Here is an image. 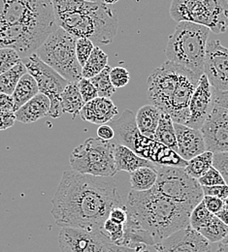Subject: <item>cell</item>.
I'll list each match as a JSON object with an SVG mask.
<instances>
[{"label": "cell", "mask_w": 228, "mask_h": 252, "mask_svg": "<svg viewBox=\"0 0 228 252\" xmlns=\"http://www.w3.org/2000/svg\"><path fill=\"white\" fill-rule=\"evenodd\" d=\"M125 205L110 177L65 171L52 199L51 215L62 227L101 230L111 210Z\"/></svg>", "instance_id": "obj_1"}, {"label": "cell", "mask_w": 228, "mask_h": 252, "mask_svg": "<svg viewBox=\"0 0 228 252\" xmlns=\"http://www.w3.org/2000/svg\"><path fill=\"white\" fill-rule=\"evenodd\" d=\"M58 27L52 0H0V48L14 49L22 59Z\"/></svg>", "instance_id": "obj_2"}, {"label": "cell", "mask_w": 228, "mask_h": 252, "mask_svg": "<svg viewBox=\"0 0 228 252\" xmlns=\"http://www.w3.org/2000/svg\"><path fill=\"white\" fill-rule=\"evenodd\" d=\"M127 226L143 232L155 247L175 232L190 226L191 205L172 201L154 189L131 190L128 197Z\"/></svg>", "instance_id": "obj_3"}, {"label": "cell", "mask_w": 228, "mask_h": 252, "mask_svg": "<svg viewBox=\"0 0 228 252\" xmlns=\"http://www.w3.org/2000/svg\"><path fill=\"white\" fill-rule=\"evenodd\" d=\"M59 27L76 38H89L95 44H111L119 21L107 4L87 0H52Z\"/></svg>", "instance_id": "obj_4"}, {"label": "cell", "mask_w": 228, "mask_h": 252, "mask_svg": "<svg viewBox=\"0 0 228 252\" xmlns=\"http://www.w3.org/2000/svg\"><path fill=\"white\" fill-rule=\"evenodd\" d=\"M199 79L194 72L166 61L148 78V98L175 124L186 125L190 119V102Z\"/></svg>", "instance_id": "obj_5"}, {"label": "cell", "mask_w": 228, "mask_h": 252, "mask_svg": "<svg viewBox=\"0 0 228 252\" xmlns=\"http://www.w3.org/2000/svg\"><path fill=\"white\" fill-rule=\"evenodd\" d=\"M210 32L207 27L199 24L179 22L166 45L167 61L201 77L204 74V61Z\"/></svg>", "instance_id": "obj_6"}, {"label": "cell", "mask_w": 228, "mask_h": 252, "mask_svg": "<svg viewBox=\"0 0 228 252\" xmlns=\"http://www.w3.org/2000/svg\"><path fill=\"white\" fill-rule=\"evenodd\" d=\"M122 144L129 147L141 158H145L156 165H166L185 168L188 161L181 158L175 151L169 149L155 139L148 138L139 131L134 114L125 110L122 116L110 122Z\"/></svg>", "instance_id": "obj_7"}, {"label": "cell", "mask_w": 228, "mask_h": 252, "mask_svg": "<svg viewBox=\"0 0 228 252\" xmlns=\"http://www.w3.org/2000/svg\"><path fill=\"white\" fill-rule=\"evenodd\" d=\"M77 38L58 27L38 48L36 55L70 83L82 78V66L76 56Z\"/></svg>", "instance_id": "obj_8"}, {"label": "cell", "mask_w": 228, "mask_h": 252, "mask_svg": "<svg viewBox=\"0 0 228 252\" xmlns=\"http://www.w3.org/2000/svg\"><path fill=\"white\" fill-rule=\"evenodd\" d=\"M114 147L110 141L89 138L73 150L69 156L70 166L81 174L113 178L117 174Z\"/></svg>", "instance_id": "obj_9"}, {"label": "cell", "mask_w": 228, "mask_h": 252, "mask_svg": "<svg viewBox=\"0 0 228 252\" xmlns=\"http://www.w3.org/2000/svg\"><path fill=\"white\" fill-rule=\"evenodd\" d=\"M158 181L153 188L164 197L194 208L201 203L204 192L199 182L191 177L183 167L156 165Z\"/></svg>", "instance_id": "obj_10"}, {"label": "cell", "mask_w": 228, "mask_h": 252, "mask_svg": "<svg viewBox=\"0 0 228 252\" xmlns=\"http://www.w3.org/2000/svg\"><path fill=\"white\" fill-rule=\"evenodd\" d=\"M22 62L26 65L28 73L36 80L39 92L50 99V117L53 119L60 118L64 114L62 94L70 82L44 63L35 53L22 59Z\"/></svg>", "instance_id": "obj_11"}, {"label": "cell", "mask_w": 228, "mask_h": 252, "mask_svg": "<svg viewBox=\"0 0 228 252\" xmlns=\"http://www.w3.org/2000/svg\"><path fill=\"white\" fill-rule=\"evenodd\" d=\"M59 245L62 252H112V244L99 230L62 227Z\"/></svg>", "instance_id": "obj_12"}, {"label": "cell", "mask_w": 228, "mask_h": 252, "mask_svg": "<svg viewBox=\"0 0 228 252\" xmlns=\"http://www.w3.org/2000/svg\"><path fill=\"white\" fill-rule=\"evenodd\" d=\"M204 74L213 88L221 93L228 91V49L218 40L209 39L204 61Z\"/></svg>", "instance_id": "obj_13"}, {"label": "cell", "mask_w": 228, "mask_h": 252, "mask_svg": "<svg viewBox=\"0 0 228 252\" xmlns=\"http://www.w3.org/2000/svg\"><path fill=\"white\" fill-rule=\"evenodd\" d=\"M200 131L207 151L228 152V110L215 105Z\"/></svg>", "instance_id": "obj_14"}, {"label": "cell", "mask_w": 228, "mask_h": 252, "mask_svg": "<svg viewBox=\"0 0 228 252\" xmlns=\"http://www.w3.org/2000/svg\"><path fill=\"white\" fill-rule=\"evenodd\" d=\"M156 252H211L209 241L191 226L181 229L155 246Z\"/></svg>", "instance_id": "obj_15"}, {"label": "cell", "mask_w": 228, "mask_h": 252, "mask_svg": "<svg viewBox=\"0 0 228 252\" xmlns=\"http://www.w3.org/2000/svg\"><path fill=\"white\" fill-rule=\"evenodd\" d=\"M215 89L203 74L198 82L195 91L190 102V119L186 126L199 129L204 125L211 111L213 110Z\"/></svg>", "instance_id": "obj_16"}, {"label": "cell", "mask_w": 228, "mask_h": 252, "mask_svg": "<svg viewBox=\"0 0 228 252\" xmlns=\"http://www.w3.org/2000/svg\"><path fill=\"white\" fill-rule=\"evenodd\" d=\"M174 127L178 143L177 154L183 159L189 161L207 151L203 135L199 129L175 123Z\"/></svg>", "instance_id": "obj_17"}, {"label": "cell", "mask_w": 228, "mask_h": 252, "mask_svg": "<svg viewBox=\"0 0 228 252\" xmlns=\"http://www.w3.org/2000/svg\"><path fill=\"white\" fill-rule=\"evenodd\" d=\"M118 114V108L111 98L98 96L96 99L87 102L79 115L85 122L101 126L113 121Z\"/></svg>", "instance_id": "obj_18"}, {"label": "cell", "mask_w": 228, "mask_h": 252, "mask_svg": "<svg viewBox=\"0 0 228 252\" xmlns=\"http://www.w3.org/2000/svg\"><path fill=\"white\" fill-rule=\"evenodd\" d=\"M50 99L39 93L15 112L16 121L24 125L36 123L48 116L50 117Z\"/></svg>", "instance_id": "obj_19"}, {"label": "cell", "mask_w": 228, "mask_h": 252, "mask_svg": "<svg viewBox=\"0 0 228 252\" xmlns=\"http://www.w3.org/2000/svg\"><path fill=\"white\" fill-rule=\"evenodd\" d=\"M114 158L117 173L122 171L131 173L142 167L156 166V164L145 158H141L129 147L123 144H115Z\"/></svg>", "instance_id": "obj_20"}, {"label": "cell", "mask_w": 228, "mask_h": 252, "mask_svg": "<svg viewBox=\"0 0 228 252\" xmlns=\"http://www.w3.org/2000/svg\"><path fill=\"white\" fill-rule=\"evenodd\" d=\"M161 117L162 111L156 106L150 104L141 107L135 116L136 125L141 134L154 139Z\"/></svg>", "instance_id": "obj_21"}, {"label": "cell", "mask_w": 228, "mask_h": 252, "mask_svg": "<svg viewBox=\"0 0 228 252\" xmlns=\"http://www.w3.org/2000/svg\"><path fill=\"white\" fill-rule=\"evenodd\" d=\"M214 22V33H224L228 28V0H201Z\"/></svg>", "instance_id": "obj_22"}, {"label": "cell", "mask_w": 228, "mask_h": 252, "mask_svg": "<svg viewBox=\"0 0 228 252\" xmlns=\"http://www.w3.org/2000/svg\"><path fill=\"white\" fill-rule=\"evenodd\" d=\"M39 88L36 80L30 73H26L19 81L12 97L15 105V112L20 109L24 104L33 99L38 94Z\"/></svg>", "instance_id": "obj_23"}, {"label": "cell", "mask_w": 228, "mask_h": 252, "mask_svg": "<svg viewBox=\"0 0 228 252\" xmlns=\"http://www.w3.org/2000/svg\"><path fill=\"white\" fill-rule=\"evenodd\" d=\"M85 101L80 93L78 83H69L62 94L63 112L70 114L73 119L80 114L85 106Z\"/></svg>", "instance_id": "obj_24"}, {"label": "cell", "mask_w": 228, "mask_h": 252, "mask_svg": "<svg viewBox=\"0 0 228 252\" xmlns=\"http://www.w3.org/2000/svg\"><path fill=\"white\" fill-rule=\"evenodd\" d=\"M154 139L162 143L164 146L168 147L169 149L175 151L176 153L178 152V143L174 127V122L168 114L162 112L160 124L156 131Z\"/></svg>", "instance_id": "obj_25"}, {"label": "cell", "mask_w": 228, "mask_h": 252, "mask_svg": "<svg viewBox=\"0 0 228 252\" xmlns=\"http://www.w3.org/2000/svg\"><path fill=\"white\" fill-rule=\"evenodd\" d=\"M130 174V186L135 191H147L153 189L158 181V171L154 167H142Z\"/></svg>", "instance_id": "obj_26"}, {"label": "cell", "mask_w": 228, "mask_h": 252, "mask_svg": "<svg viewBox=\"0 0 228 252\" xmlns=\"http://www.w3.org/2000/svg\"><path fill=\"white\" fill-rule=\"evenodd\" d=\"M28 73L27 67L21 61L13 68L0 75V94L12 95L20 79Z\"/></svg>", "instance_id": "obj_27"}, {"label": "cell", "mask_w": 228, "mask_h": 252, "mask_svg": "<svg viewBox=\"0 0 228 252\" xmlns=\"http://www.w3.org/2000/svg\"><path fill=\"white\" fill-rule=\"evenodd\" d=\"M214 153L206 151L188 161L185 171L194 179H200L213 167Z\"/></svg>", "instance_id": "obj_28"}, {"label": "cell", "mask_w": 228, "mask_h": 252, "mask_svg": "<svg viewBox=\"0 0 228 252\" xmlns=\"http://www.w3.org/2000/svg\"><path fill=\"white\" fill-rule=\"evenodd\" d=\"M108 65V55L99 47H95L86 64L82 67L83 78L92 79Z\"/></svg>", "instance_id": "obj_29"}, {"label": "cell", "mask_w": 228, "mask_h": 252, "mask_svg": "<svg viewBox=\"0 0 228 252\" xmlns=\"http://www.w3.org/2000/svg\"><path fill=\"white\" fill-rule=\"evenodd\" d=\"M199 232L205 239L211 243L223 242L228 236V226L221 220L216 215L205 226L200 228Z\"/></svg>", "instance_id": "obj_30"}, {"label": "cell", "mask_w": 228, "mask_h": 252, "mask_svg": "<svg viewBox=\"0 0 228 252\" xmlns=\"http://www.w3.org/2000/svg\"><path fill=\"white\" fill-rule=\"evenodd\" d=\"M112 67L107 65L102 72L91 79L92 83L96 87L99 97L111 98V96L115 94L116 88L113 86L110 79V71Z\"/></svg>", "instance_id": "obj_31"}, {"label": "cell", "mask_w": 228, "mask_h": 252, "mask_svg": "<svg viewBox=\"0 0 228 252\" xmlns=\"http://www.w3.org/2000/svg\"><path fill=\"white\" fill-rule=\"evenodd\" d=\"M100 231L111 244L121 246L125 236V224L117 223L108 218L103 223Z\"/></svg>", "instance_id": "obj_32"}, {"label": "cell", "mask_w": 228, "mask_h": 252, "mask_svg": "<svg viewBox=\"0 0 228 252\" xmlns=\"http://www.w3.org/2000/svg\"><path fill=\"white\" fill-rule=\"evenodd\" d=\"M214 214L209 212L206 208L205 203L202 201L193 210L190 218V226L198 231L200 228L205 226L209 221L212 220Z\"/></svg>", "instance_id": "obj_33"}, {"label": "cell", "mask_w": 228, "mask_h": 252, "mask_svg": "<svg viewBox=\"0 0 228 252\" xmlns=\"http://www.w3.org/2000/svg\"><path fill=\"white\" fill-rule=\"evenodd\" d=\"M21 61V56L14 49L0 48V75L13 68Z\"/></svg>", "instance_id": "obj_34"}, {"label": "cell", "mask_w": 228, "mask_h": 252, "mask_svg": "<svg viewBox=\"0 0 228 252\" xmlns=\"http://www.w3.org/2000/svg\"><path fill=\"white\" fill-rule=\"evenodd\" d=\"M95 43L89 38H77L76 42V56L78 62L83 67L95 49Z\"/></svg>", "instance_id": "obj_35"}, {"label": "cell", "mask_w": 228, "mask_h": 252, "mask_svg": "<svg viewBox=\"0 0 228 252\" xmlns=\"http://www.w3.org/2000/svg\"><path fill=\"white\" fill-rule=\"evenodd\" d=\"M110 79L116 89L125 88L130 81V74L125 67H113L110 71Z\"/></svg>", "instance_id": "obj_36"}, {"label": "cell", "mask_w": 228, "mask_h": 252, "mask_svg": "<svg viewBox=\"0 0 228 252\" xmlns=\"http://www.w3.org/2000/svg\"><path fill=\"white\" fill-rule=\"evenodd\" d=\"M201 187H214L227 185L221 173L213 166L204 176L197 180Z\"/></svg>", "instance_id": "obj_37"}, {"label": "cell", "mask_w": 228, "mask_h": 252, "mask_svg": "<svg viewBox=\"0 0 228 252\" xmlns=\"http://www.w3.org/2000/svg\"><path fill=\"white\" fill-rule=\"evenodd\" d=\"M78 87H79L80 93L82 94L85 103L90 102L98 97V91H97L96 87L94 86V84L92 83L91 79L82 78L78 82Z\"/></svg>", "instance_id": "obj_38"}, {"label": "cell", "mask_w": 228, "mask_h": 252, "mask_svg": "<svg viewBox=\"0 0 228 252\" xmlns=\"http://www.w3.org/2000/svg\"><path fill=\"white\" fill-rule=\"evenodd\" d=\"M213 166L221 173L228 186V152L215 153L213 158Z\"/></svg>", "instance_id": "obj_39"}, {"label": "cell", "mask_w": 228, "mask_h": 252, "mask_svg": "<svg viewBox=\"0 0 228 252\" xmlns=\"http://www.w3.org/2000/svg\"><path fill=\"white\" fill-rule=\"evenodd\" d=\"M128 218H129V213H128L127 205L117 206L113 208L109 214L110 220L121 224H126V222L128 221Z\"/></svg>", "instance_id": "obj_40"}, {"label": "cell", "mask_w": 228, "mask_h": 252, "mask_svg": "<svg viewBox=\"0 0 228 252\" xmlns=\"http://www.w3.org/2000/svg\"><path fill=\"white\" fill-rule=\"evenodd\" d=\"M203 202L205 203L206 208L214 215H217L224 209V200L214 197L205 195L203 198Z\"/></svg>", "instance_id": "obj_41"}, {"label": "cell", "mask_w": 228, "mask_h": 252, "mask_svg": "<svg viewBox=\"0 0 228 252\" xmlns=\"http://www.w3.org/2000/svg\"><path fill=\"white\" fill-rule=\"evenodd\" d=\"M204 196H214L217 198H220L222 200H225L228 196V185H222V186H214V187H202Z\"/></svg>", "instance_id": "obj_42"}, {"label": "cell", "mask_w": 228, "mask_h": 252, "mask_svg": "<svg viewBox=\"0 0 228 252\" xmlns=\"http://www.w3.org/2000/svg\"><path fill=\"white\" fill-rule=\"evenodd\" d=\"M16 117L14 112H0V131L7 130L15 125Z\"/></svg>", "instance_id": "obj_43"}, {"label": "cell", "mask_w": 228, "mask_h": 252, "mask_svg": "<svg viewBox=\"0 0 228 252\" xmlns=\"http://www.w3.org/2000/svg\"><path fill=\"white\" fill-rule=\"evenodd\" d=\"M0 112L15 113V105L12 95L0 94Z\"/></svg>", "instance_id": "obj_44"}, {"label": "cell", "mask_w": 228, "mask_h": 252, "mask_svg": "<svg viewBox=\"0 0 228 252\" xmlns=\"http://www.w3.org/2000/svg\"><path fill=\"white\" fill-rule=\"evenodd\" d=\"M115 130L114 128L109 125H101L98 129V137L105 140V141H111L115 138Z\"/></svg>", "instance_id": "obj_45"}, {"label": "cell", "mask_w": 228, "mask_h": 252, "mask_svg": "<svg viewBox=\"0 0 228 252\" xmlns=\"http://www.w3.org/2000/svg\"><path fill=\"white\" fill-rule=\"evenodd\" d=\"M111 251L112 252H150L148 249V246H146V245H140L135 248H129V247L117 246V245L112 244Z\"/></svg>", "instance_id": "obj_46"}, {"label": "cell", "mask_w": 228, "mask_h": 252, "mask_svg": "<svg viewBox=\"0 0 228 252\" xmlns=\"http://www.w3.org/2000/svg\"><path fill=\"white\" fill-rule=\"evenodd\" d=\"M214 104L228 110V91L221 93V92H218L215 90Z\"/></svg>", "instance_id": "obj_47"}, {"label": "cell", "mask_w": 228, "mask_h": 252, "mask_svg": "<svg viewBox=\"0 0 228 252\" xmlns=\"http://www.w3.org/2000/svg\"><path fill=\"white\" fill-rule=\"evenodd\" d=\"M221 220L223 221L226 225H228V210H225V209H223L220 213H218L217 215H216Z\"/></svg>", "instance_id": "obj_48"}, {"label": "cell", "mask_w": 228, "mask_h": 252, "mask_svg": "<svg viewBox=\"0 0 228 252\" xmlns=\"http://www.w3.org/2000/svg\"><path fill=\"white\" fill-rule=\"evenodd\" d=\"M216 252H228V245H225V244H221L217 250Z\"/></svg>", "instance_id": "obj_49"}, {"label": "cell", "mask_w": 228, "mask_h": 252, "mask_svg": "<svg viewBox=\"0 0 228 252\" xmlns=\"http://www.w3.org/2000/svg\"><path fill=\"white\" fill-rule=\"evenodd\" d=\"M105 4H115L117 3L119 0H103Z\"/></svg>", "instance_id": "obj_50"}, {"label": "cell", "mask_w": 228, "mask_h": 252, "mask_svg": "<svg viewBox=\"0 0 228 252\" xmlns=\"http://www.w3.org/2000/svg\"><path fill=\"white\" fill-rule=\"evenodd\" d=\"M224 209L228 211V196L224 200Z\"/></svg>", "instance_id": "obj_51"}, {"label": "cell", "mask_w": 228, "mask_h": 252, "mask_svg": "<svg viewBox=\"0 0 228 252\" xmlns=\"http://www.w3.org/2000/svg\"><path fill=\"white\" fill-rule=\"evenodd\" d=\"M222 243H223V244H225V245H228V236L226 238V239H225V240H224V241H223V242H222Z\"/></svg>", "instance_id": "obj_52"}, {"label": "cell", "mask_w": 228, "mask_h": 252, "mask_svg": "<svg viewBox=\"0 0 228 252\" xmlns=\"http://www.w3.org/2000/svg\"><path fill=\"white\" fill-rule=\"evenodd\" d=\"M87 1H93V2H95V1H98V0H87Z\"/></svg>", "instance_id": "obj_53"}]
</instances>
